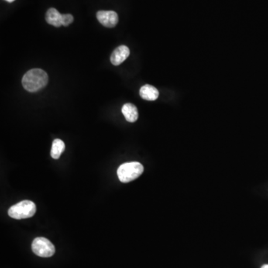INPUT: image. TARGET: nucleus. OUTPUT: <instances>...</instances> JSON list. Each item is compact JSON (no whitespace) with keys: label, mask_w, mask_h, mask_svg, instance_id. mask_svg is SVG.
Instances as JSON below:
<instances>
[{"label":"nucleus","mask_w":268,"mask_h":268,"mask_svg":"<svg viewBox=\"0 0 268 268\" xmlns=\"http://www.w3.org/2000/svg\"><path fill=\"white\" fill-rule=\"evenodd\" d=\"M48 80L49 77L46 72L40 69H33L24 75L22 84L25 90L35 93L46 87Z\"/></svg>","instance_id":"f257e3e1"},{"label":"nucleus","mask_w":268,"mask_h":268,"mask_svg":"<svg viewBox=\"0 0 268 268\" xmlns=\"http://www.w3.org/2000/svg\"><path fill=\"white\" fill-rule=\"evenodd\" d=\"M144 167L138 162L124 163L121 165L117 171L118 179L122 183H129L143 173Z\"/></svg>","instance_id":"f03ea898"},{"label":"nucleus","mask_w":268,"mask_h":268,"mask_svg":"<svg viewBox=\"0 0 268 268\" xmlns=\"http://www.w3.org/2000/svg\"><path fill=\"white\" fill-rule=\"evenodd\" d=\"M36 205L31 200H22L21 202L12 206L8 210V214L11 218L17 220L25 219L35 215Z\"/></svg>","instance_id":"7ed1b4c3"},{"label":"nucleus","mask_w":268,"mask_h":268,"mask_svg":"<svg viewBox=\"0 0 268 268\" xmlns=\"http://www.w3.org/2000/svg\"><path fill=\"white\" fill-rule=\"evenodd\" d=\"M32 249L34 253L39 257L49 258L56 252V248L47 238L38 237L32 242Z\"/></svg>","instance_id":"20e7f679"},{"label":"nucleus","mask_w":268,"mask_h":268,"mask_svg":"<svg viewBox=\"0 0 268 268\" xmlns=\"http://www.w3.org/2000/svg\"><path fill=\"white\" fill-rule=\"evenodd\" d=\"M96 17L98 22L107 28H114L118 22V15L114 11H98Z\"/></svg>","instance_id":"39448f33"},{"label":"nucleus","mask_w":268,"mask_h":268,"mask_svg":"<svg viewBox=\"0 0 268 268\" xmlns=\"http://www.w3.org/2000/svg\"><path fill=\"white\" fill-rule=\"evenodd\" d=\"M130 56V49L128 46H120L115 49L111 56V61L114 66H118L123 63Z\"/></svg>","instance_id":"423d86ee"},{"label":"nucleus","mask_w":268,"mask_h":268,"mask_svg":"<svg viewBox=\"0 0 268 268\" xmlns=\"http://www.w3.org/2000/svg\"><path fill=\"white\" fill-rule=\"evenodd\" d=\"M139 95L146 101H155L159 97V91L156 87L150 84H145L141 87Z\"/></svg>","instance_id":"0eeeda50"},{"label":"nucleus","mask_w":268,"mask_h":268,"mask_svg":"<svg viewBox=\"0 0 268 268\" xmlns=\"http://www.w3.org/2000/svg\"><path fill=\"white\" fill-rule=\"evenodd\" d=\"M122 113L128 122H135L139 117L137 107L131 103L124 104L122 108Z\"/></svg>","instance_id":"6e6552de"},{"label":"nucleus","mask_w":268,"mask_h":268,"mask_svg":"<svg viewBox=\"0 0 268 268\" xmlns=\"http://www.w3.org/2000/svg\"><path fill=\"white\" fill-rule=\"evenodd\" d=\"M46 20L49 25L55 27L61 26L62 15L56 8H49L46 14Z\"/></svg>","instance_id":"1a4fd4ad"},{"label":"nucleus","mask_w":268,"mask_h":268,"mask_svg":"<svg viewBox=\"0 0 268 268\" xmlns=\"http://www.w3.org/2000/svg\"><path fill=\"white\" fill-rule=\"evenodd\" d=\"M64 142L59 139H55L53 142H52V149H51V156H52L53 159H59L60 155L64 152Z\"/></svg>","instance_id":"9d476101"},{"label":"nucleus","mask_w":268,"mask_h":268,"mask_svg":"<svg viewBox=\"0 0 268 268\" xmlns=\"http://www.w3.org/2000/svg\"><path fill=\"white\" fill-rule=\"evenodd\" d=\"M73 20H74V18L73 15L70 14L62 15V25L63 26H68L73 22Z\"/></svg>","instance_id":"9b49d317"},{"label":"nucleus","mask_w":268,"mask_h":268,"mask_svg":"<svg viewBox=\"0 0 268 268\" xmlns=\"http://www.w3.org/2000/svg\"><path fill=\"white\" fill-rule=\"evenodd\" d=\"M268 268V265H262V268Z\"/></svg>","instance_id":"f8f14e48"},{"label":"nucleus","mask_w":268,"mask_h":268,"mask_svg":"<svg viewBox=\"0 0 268 268\" xmlns=\"http://www.w3.org/2000/svg\"><path fill=\"white\" fill-rule=\"evenodd\" d=\"M5 1L11 3V2H15V0H5Z\"/></svg>","instance_id":"ddd939ff"}]
</instances>
